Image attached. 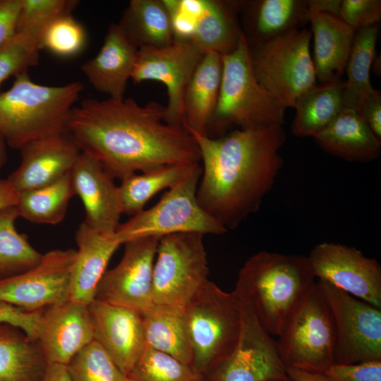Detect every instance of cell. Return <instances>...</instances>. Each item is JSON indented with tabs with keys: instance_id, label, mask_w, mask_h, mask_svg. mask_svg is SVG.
Listing matches in <instances>:
<instances>
[{
	"instance_id": "obj_1",
	"label": "cell",
	"mask_w": 381,
	"mask_h": 381,
	"mask_svg": "<svg viewBox=\"0 0 381 381\" xmlns=\"http://www.w3.org/2000/svg\"><path fill=\"white\" fill-rule=\"evenodd\" d=\"M165 111L157 102L140 106L133 99L87 98L73 107L67 133L114 179L200 163L193 136L183 126L166 123Z\"/></svg>"
},
{
	"instance_id": "obj_2",
	"label": "cell",
	"mask_w": 381,
	"mask_h": 381,
	"mask_svg": "<svg viewBox=\"0 0 381 381\" xmlns=\"http://www.w3.org/2000/svg\"><path fill=\"white\" fill-rule=\"evenodd\" d=\"M200 153V205L226 229L238 227L260 208L282 167V125L239 128L212 138L188 131Z\"/></svg>"
},
{
	"instance_id": "obj_3",
	"label": "cell",
	"mask_w": 381,
	"mask_h": 381,
	"mask_svg": "<svg viewBox=\"0 0 381 381\" xmlns=\"http://www.w3.org/2000/svg\"><path fill=\"white\" fill-rule=\"evenodd\" d=\"M315 279L308 256L264 250L244 262L234 291L248 300L265 329L277 337Z\"/></svg>"
},
{
	"instance_id": "obj_4",
	"label": "cell",
	"mask_w": 381,
	"mask_h": 381,
	"mask_svg": "<svg viewBox=\"0 0 381 381\" xmlns=\"http://www.w3.org/2000/svg\"><path fill=\"white\" fill-rule=\"evenodd\" d=\"M83 88L79 81L40 85L28 72L16 76L10 89L0 93V133L6 144L20 150L32 140L67 133L71 111Z\"/></svg>"
},
{
	"instance_id": "obj_5",
	"label": "cell",
	"mask_w": 381,
	"mask_h": 381,
	"mask_svg": "<svg viewBox=\"0 0 381 381\" xmlns=\"http://www.w3.org/2000/svg\"><path fill=\"white\" fill-rule=\"evenodd\" d=\"M192 367L203 377L234 351L241 329L239 298L207 280L183 308Z\"/></svg>"
},
{
	"instance_id": "obj_6",
	"label": "cell",
	"mask_w": 381,
	"mask_h": 381,
	"mask_svg": "<svg viewBox=\"0 0 381 381\" xmlns=\"http://www.w3.org/2000/svg\"><path fill=\"white\" fill-rule=\"evenodd\" d=\"M222 62L218 102L208 129L221 131L232 124L240 128L282 126L286 109L256 80L243 32L236 49L222 55Z\"/></svg>"
},
{
	"instance_id": "obj_7",
	"label": "cell",
	"mask_w": 381,
	"mask_h": 381,
	"mask_svg": "<svg viewBox=\"0 0 381 381\" xmlns=\"http://www.w3.org/2000/svg\"><path fill=\"white\" fill-rule=\"evenodd\" d=\"M277 337L278 351L286 368L324 373L334 364V318L316 279L302 296Z\"/></svg>"
},
{
	"instance_id": "obj_8",
	"label": "cell",
	"mask_w": 381,
	"mask_h": 381,
	"mask_svg": "<svg viewBox=\"0 0 381 381\" xmlns=\"http://www.w3.org/2000/svg\"><path fill=\"white\" fill-rule=\"evenodd\" d=\"M311 36L310 30L298 28L249 47L256 80L284 109L294 107L301 94L317 85Z\"/></svg>"
},
{
	"instance_id": "obj_9",
	"label": "cell",
	"mask_w": 381,
	"mask_h": 381,
	"mask_svg": "<svg viewBox=\"0 0 381 381\" xmlns=\"http://www.w3.org/2000/svg\"><path fill=\"white\" fill-rule=\"evenodd\" d=\"M202 174L199 164L186 177L172 186L150 208L120 224L115 234L121 244L143 237H162L178 233L222 235L227 232L200 205L197 188Z\"/></svg>"
},
{
	"instance_id": "obj_10",
	"label": "cell",
	"mask_w": 381,
	"mask_h": 381,
	"mask_svg": "<svg viewBox=\"0 0 381 381\" xmlns=\"http://www.w3.org/2000/svg\"><path fill=\"white\" fill-rule=\"evenodd\" d=\"M203 237L178 233L159 238L152 272L154 304L184 308L209 280Z\"/></svg>"
},
{
	"instance_id": "obj_11",
	"label": "cell",
	"mask_w": 381,
	"mask_h": 381,
	"mask_svg": "<svg viewBox=\"0 0 381 381\" xmlns=\"http://www.w3.org/2000/svg\"><path fill=\"white\" fill-rule=\"evenodd\" d=\"M334 318V363L381 361V309L317 279Z\"/></svg>"
},
{
	"instance_id": "obj_12",
	"label": "cell",
	"mask_w": 381,
	"mask_h": 381,
	"mask_svg": "<svg viewBox=\"0 0 381 381\" xmlns=\"http://www.w3.org/2000/svg\"><path fill=\"white\" fill-rule=\"evenodd\" d=\"M236 293L241 317L237 344L230 356L204 378L208 381H272L288 377L277 340L260 323L248 300Z\"/></svg>"
},
{
	"instance_id": "obj_13",
	"label": "cell",
	"mask_w": 381,
	"mask_h": 381,
	"mask_svg": "<svg viewBox=\"0 0 381 381\" xmlns=\"http://www.w3.org/2000/svg\"><path fill=\"white\" fill-rule=\"evenodd\" d=\"M159 237L147 236L124 243L120 262L106 270L95 298L124 307L141 315L153 305L152 272Z\"/></svg>"
},
{
	"instance_id": "obj_14",
	"label": "cell",
	"mask_w": 381,
	"mask_h": 381,
	"mask_svg": "<svg viewBox=\"0 0 381 381\" xmlns=\"http://www.w3.org/2000/svg\"><path fill=\"white\" fill-rule=\"evenodd\" d=\"M76 250H53L21 274L0 279V301L34 312L69 300Z\"/></svg>"
},
{
	"instance_id": "obj_15",
	"label": "cell",
	"mask_w": 381,
	"mask_h": 381,
	"mask_svg": "<svg viewBox=\"0 0 381 381\" xmlns=\"http://www.w3.org/2000/svg\"><path fill=\"white\" fill-rule=\"evenodd\" d=\"M203 54L190 41L174 40L162 47L138 49L131 78L135 83L156 80L167 90L164 121L183 126V101L186 87Z\"/></svg>"
},
{
	"instance_id": "obj_16",
	"label": "cell",
	"mask_w": 381,
	"mask_h": 381,
	"mask_svg": "<svg viewBox=\"0 0 381 381\" xmlns=\"http://www.w3.org/2000/svg\"><path fill=\"white\" fill-rule=\"evenodd\" d=\"M315 279L381 309V266L354 247L320 243L308 255Z\"/></svg>"
},
{
	"instance_id": "obj_17",
	"label": "cell",
	"mask_w": 381,
	"mask_h": 381,
	"mask_svg": "<svg viewBox=\"0 0 381 381\" xmlns=\"http://www.w3.org/2000/svg\"><path fill=\"white\" fill-rule=\"evenodd\" d=\"M88 308L94 340L128 376L146 347L142 315L96 298Z\"/></svg>"
},
{
	"instance_id": "obj_18",
	"label": "cell",
	"mask_w": 381,
	"mask_h": 381,
	"mask_svg": "<svg viewBox=\"0 0 381 381\" xmlns=\"http://www.w3.org/2000/svg\"><path fill=\"white\" fill-rule=\"evenodd\" d=\"M36 340L49 363L68 365L94 340L88 306L68 300L43 309Z\"/></svg>"
},
{
	"instance_id": "obj_19",
	"label": "cell",
	"mask_w": 381,
	"mask_h": 381,
	"mask_svg": "<svg viewBox=\"0 0 381 381\" xmlns=\"http://www.w3.org/2000/svg\"><path fill=\"white\" fill-rule=\"evenodd\" d=\"M20 150V164L7 179L18 193L59 180L71 171L81 152L67 133L32 140Z\"/></svg>"
},
{
	"instance_id": "obj_20",
	"label": "cell",
	"mask_w": 381,
	"mask_h": 381,
	"mask_svg": "<svg viewBox=\"0 0 381 381\" xmlns=\"http://www.w3.org/2000/svg\"><path fill=\"white\" fill-rule=\"evenodd\" d=\"M71 174L75 193L84 205L83 222L97 231L114 234L121 214L114 179L97 159L83 152Z\"/></svg>"
},
{
	"instance_id": "obj_21",
	"label": "cell",
	"mask_w": 381,
	"mask_h": 381,
	"mask_svg": "<svg viewBox=\"0 0 381 381\" xmlns=\"http://www.w3.org/2000/svg\"><path fill=\"white\" fill-rule=\"evenodd\" d=\"M138 50L119 24H111L100 50L82 65V72L96 90L109 98L122 99Z\"/></svg>"
},
{
	"instance_id": "obj_22",
	"label": "cell",
	"mask_w": 381,
	"mask_h": 381,
	"mask_svg": "<svg viewBox=\"0 0 381 381\" xmlns=\"http://www.w3.org/2000/svg\"><path fill=\"white\" fill-rule=\"evenodd\" d=\"M78 245L72 268L69 300L89 306L116 249L121 245L113 234L97 231L83 222L75 234Z\"/></svg>"
},
{
	"instance_id": "obj_23",
	"label": "cell",
	"mask_w": 381,
	"mask_h": 381,
	"mask_svg": "<svg viewBox=\"0 0 381 381\" xmlns=\"http://www.w3.org/2000/svg\"><path fill=\"white\" fill-rule=\"evenodd\" d=\"M313 36V59L320 84L341 78L345 71L356 30L339 16L308 11Z\"/></svg>"
},
{
	"instance_id": "obj_24",
	"label": "cell",
	"mask_w": 381,
	"mask_h": 381,
	"mask_svg": "<svg viewBox=\"0 0 381 381\" xmlns=\"http://www.w3.org/2000/svg\"><path fill=\"white\" fill-rule=\"evenodd\" d=\"M313 138L327 153L349 162H369L380 154L381 139L351 109L344 108L329 126Z\"/></svg>"
},
{
	"instance_id": "obj_25",
	"label": "cell",
	"mask_w": 381,
	"mask_h": 381,
	"mask_svg": "<svg viewBox=\"0 0 381 381\" xmlns=\"http://www.w3.org/2000/svg\"><path fill=\"white\" fill-rule=\"evenodd\" d=\"M222 55L203 54L186 87L183 101V126L188 131L208 135L220 89Z\"/></svg>"
},
{
	"instance_id": "obj_26",
	"label": "cell",
	"mask_w": 381,
	"mask_h": 381,
	"mask_svg": "<svg viewBox=\"0 0 381 381\" xmlns=\"http://www.w3.org/2000/svg\"><path fill=\"white\" fill-rule=\"evenodd\" d=\"M48 363L37 340L0 324V381H42Z\"/></svg>"
},
{
	"instance_id": "obj_27",
	"label": "cell",
	"mask_w": 381,
	"mask_h": 381,
	"mask_svg": "<svg viewBox=\"0 0 381 381\" xmlns=\"http://www.w3.org/2000/svg\"><path fill=\"white\" fill-rule=\"evenodd\" d=\"M344 87L345 81L340 78L317 85L301 94L294 107L292 133L298 137H313L329 126L344 109Z\"/></svg>"
},
{
	"instance_id": "obj_28",
	"label": "cell",
	"mask_w": 381,
	"mask_h": 381,
	"mask_svg": "<svg viewBox=\"0 0 381 381\" xmlns=\"http://www.w3.org/2000/svg\"><path fill=\"white\" fill-rule=\"evenodd\" d=\"M142 317L147 346L192 365L183 308L154 304Z\"/></svg>"
},
{
	"instance_id": "obj_29",
	"label": "cell",
	"mask_w": 381,
	"mask_h": 381,
	"mask_svg": "<svg viewBox=\"0 0 381 381\" xmlns=\"http://www.w3.org/2000/svg\"><path fill=\"white\" fill-rule=\"evenodd\" d=\"M119 25L137 49L162 47L174 40L170 16L162 1H131Z\"/></svg>"
},
{
	"instance_id": "obj_30",
	"label": "cell",
	"mask_w": 381,
	"mask_h": 381,
	"mask_svg": "<svg viewBox=\"0 0 381 381\" xmlns=\"http://www.w3.org/2000/svg\"><path fill=\"white\" fill-rule=\"evenodd\" d=\"M228 4L202 0L190 42L202 54L213 52L221 55L232 52L243 34Z\"/></svg>"
},
{
	"instance_id": "obj_31",
	"label": "cell",
	"mask_w": 381,
	"mask_h": 381,
	"mask_svg": "<svg viewBox=\"0 0 381 381\" xmlns=\"http://www.w3.org/2000/svg\"><path fill=\"white\" fill-rule=\"evenodd\" d=\"M199 164L163 166L121 180L118 197L121 214L133 216L141 212L155 194L175 186Z\"/></svg>"
},
{
	"instance_id": "obj_32",
	"label": "cell",
	"mask_w": 381,
	"mask_h": 381,
	"mask_svg": "<svg viewBox=\"0 0 381 381\" xmlns=\"http://www.w3.org/2000/svg\"><path fill=\"white\" fill-rule=\"evenodd\" d=\"M250 8V32L254 44L298 29L308 21L307 1H255Z\"/></svg>"
},
{
	"instance_id": "obj_33",
	"label": "cell",
	"mask_w": 381,
	"mask_h": 381,
	"mask_svg": "<svg viewBox=\"0 0 381 381\" xmlns=\"http://www.w3.org/2000/svg\"><path fill=\"white\" fill-rule=\"evenodd\" d=\"M19 193V217L35 224H57L65 217L70 199L75 195L71 172L41 188Z\"/></svg>"
},
{
	"instance_id": "obj_34",
	"label": "cell",
	"mask_w": 381,
	"mask_h": 381,
	"mask_svg": "<svg viewBox=\"0 0 381 381\" xmlns=\"http://www.w3.org/2000/svg\"><path fill=\"white\" fill-rule=\"evenodd\" d=\"M50 23H18L15 33L0 46V88L10 77L26 73L38 64L42 34Z\"/></svg>"
},
{
	"instance_id": "obj_35",
	"label": "cell",
	"mask_w": 381,
	"mask_h": 381,
	"mask_svg": "<svg viewBox=\"0 0 381 381\" xmlns=\"http://www.w3.org/2000/svg\"><path fill=\"white\" fill-rule=\"evenodd\" d=\"M378 32L377 25L356 32L345 69L347 80L344 92V108L356 111L359 100L373 90L370 83V71Z\"/></svg>"
},
{
	"instance_id": "obj_36",
	"label": "cell",
	"mask_w": 381,
	"mask_h": 381,
	"mask_svg": "<svg viewBox=\"0 0 381 381\" xmlns=\"http://www.w3.org/2000/svg\"><path fill=\"white\" fill-rule=\"evenodd\" d=\"M18 217L16 206L0 210V279L33 268L43 257L30 245L27 236L16 230Z\"/></svg>"
},
{
	"instance_id": "obj_37",
	"label": "cell",
	"mask_w": 381,
	"mask_h": 381,
	"mask_svg": "<svg viewBox=\"0 0 381 381\" xmlns=\"http://www.w3.org/2000/svg\"><path fill=\"white\" fill-rule=\"evenodd\" d=\"M127 377L131 381H201L203 377L192 365L146 346Z\"/></svg>"
},
{
	"instance_id": "obj_38",
	"label": "cell",
	"mask_w": 381,
	"mask_h": 381,
	"mask_svg": "<svg viewBox=\"0 0 381 381\" xmlns=\"http://www.w3.org/2000/svg\"><path fill=\"white\" fill-rule=\"evenodd\" d=\"M73 381H126L103 347L93 340L67 365Z\"/></svg>"
},
{
	"instance_id": "obj_39",
	"label": "cell",
	"mask_w": 381,
	"mask_h": 381,
	"mask_svg": "<svg viewBox=\"0 0 381 381\" xmlns=\"http://www.w3.org/2000/svg\"><path fill=\"white\" fill-rule=\"evenodd\" d=\"M87 41L83 26L72 14L60 16L45 28L41 49H47L61 57H72L82 52Z\"/></svg>"
},
{
	"instance_id": "obj_40",
	"label": "cell",
	"mask_w": 381,
	"mask_h": 381,
	"mask_svg": "<svg viewBox=\"0 0 381 381\" xmlns=\"http://www.w3.org/2000/svg\"><path fill=\"white\" fill-rule=\"evenodd\" d=\"M339 17L356 30L377 25L381 18V1L342 0Z\"/></svg>"
},
{
	"instance_id": "obj_41",
	"label": "cell",
	"mask_w": 381,
	"mask_h": 381,
	"mask_svg": "<svg viewBox=\"0 0 381 381\" xmlns=\"http://www.w3.org/2000/svg\"><path fill=\"white\" fill-rule=\"evenodd\" d=\"M323 374L331 381H381V361L334 363Z\"/></svg>"
},
{
	"instance_id": "obj_42",
	"label": "cell",
	"mask_w": 381,
	"mask_h": 381,
	"mask_svg": "<svg viewBox=\"0 0 381 381\" xmlns=\"http://www.w3.org/2000/svg\"><path fill=\"white\" fill-rule=\"evenodd\" d=\"M42 310L30 312L0 301V324L6 323L14 325L23 330L30 338L36 340Z\"/></svg>"
},
{
	"instance_id": "obj_43",
	"label": "cell",
	"mask_w": 381,
	"mask_h": 381,
	"mask_svg": "<svg viewBox=\"0 0 381 381\" xmlns=\"http://www.w3.org/2000/svg\"><path fill=\"white\" fill-rule=\"evenodd\" d=\"M167 9L174 40L190 41L197 19L185 11L179 0H162Z\"/></svg>"
},
{
	"instance_id": "obj_44",
	"label": "cell",
	"mask_w": 381,
	"mask_h": 381,
	"mask_svg": "<svg viewBox=\"0 0 381 381\" xmlns=\"http://www.w3.org/2000/svg\"><path fill=\"white\" fill-rule=\"evenodd\" d=\"M356 111L372 132L381 139V94L373 88L358 102Z\"/></svg>"
},
{
	"instance_id": "obj_45",
	"label": "cell",
	"mask_w": 381,
	"mask_h": 381,
	"mask_svg": "<svg viewBox=\"0 0 381 381\" xmlns=\"http://www.w3.org/2000/svg\"><path fill=\"white\" fill-rule=\"evenodd\" d=\"M22 0H0V46L16 32Z\"/></svg>"
},
{
	"instance_id": "obj_46",
	"label": "cell",
	"mask_w": 381,
	"mask_h": 381,
	"mask_svg": "<svg viewBox=\"0 0 381 381\" xmlns=\"http://www.w3.org/2000/svg\"><path fill=\"white\" fill-rule=\"evenodd\" d=\"M19 193L12 186L8 180L0 179V210L16 206Z\"/></svg>"
},
{
	"instance_id": "obj_47",
	"label": "cell",
	"mask_w": 381,
	"mask_h": 381,
	"mask_svg": "<svg viewBox=\"0 0 381 381\" xmlns=\"http://www.w3.org/2000/svg\"><path fill=\"white\" fill-rule=\"evenodd\" d=\"M308 11L339 16L341 0L307 1Z\"/></svg>"
},
{
	"instance_id": "obj_48",
	"label": "cell",
	"mask_w": 381,
	"mask_h": 381,
	"mask_svg": "<svg viewBox=\"0 0 381 381\" xmlns=\"http://www.w3.org/2000/svg\"><path fill=\"white\" fill-rule=\"evenodd\" d=\"M42 381H73L67 365L48 363Z\"/></svg>"
},
{
	"instance_id": "obj_49",
	"label": "cell",
	"mask_w": 381,
	"mask_h": 381,
	"mask_svg": "<svg viewBox=\"0 0 381 381\" xmlns=\"http://www.w3.org/2000/svg\"><path fill=\"white\" fill-rule=\"evenodd\" d=\"M288 376L294 381H331L323 373H313L300 369L286 368Z\"/></svg>"
},
{
	"instance_id": "obj_50",
	"label": "cell",
	"mask_w": 381,
	"mask_h": 381,
	"mask_svg": "<svg viewBox=\"0 0 381 381\" xmlns=\"http://www.w3.org/2000/svg\"><path fill=\"white\" fill-rule=\"evenodd\" d=\"M6 141L0 133V169L4 166L6 160Z\"/></svg>"
},
{
	"instance_id": "obj_51",
	"label": "cell",
	"mask_w": 381,
	"mask_h": 381,
	"mask_svg": "<svg viewBox=\"0 0 381 381\" xmlns=\"http://www.w3.org/2000/svg\"><path fill=\"white\" fill-rule=\"evenodd\" d=\"M272 381H294L292 379H291L289 376L285 377V378H282V379H279V380H272Z\"/></svg>"
},
{
	"instance_id": "obj_52",
	"label": "cell",
	"mask_w": 381,
	"mask_h": 381,
	"mask_svg": "<svg viewBox=\"0 0 381 381\" xmlns=\"http://www.w3.org/2000/svg\"><path fill=\"white\" fill-rule=\"evenodd\" d=\"M201 381H208V380H206L205 378L202 377V379L201 380Z\"/></svg>"
},
{
	"instance_id": "obj_53",
	"label": "cell",
	"mask_w": 381,
	"mask_h": 381,
	"mask_svg": "<svg viewBox=\"0 0 381 381\" xmlns=\"http://www.w3.org/2000/svg\"><path fill=\"white\" fill-rule=\"evenodd\" d=\"M126 381H131L128 377H127V380Z\"/></svg>"
}]
</instances>
